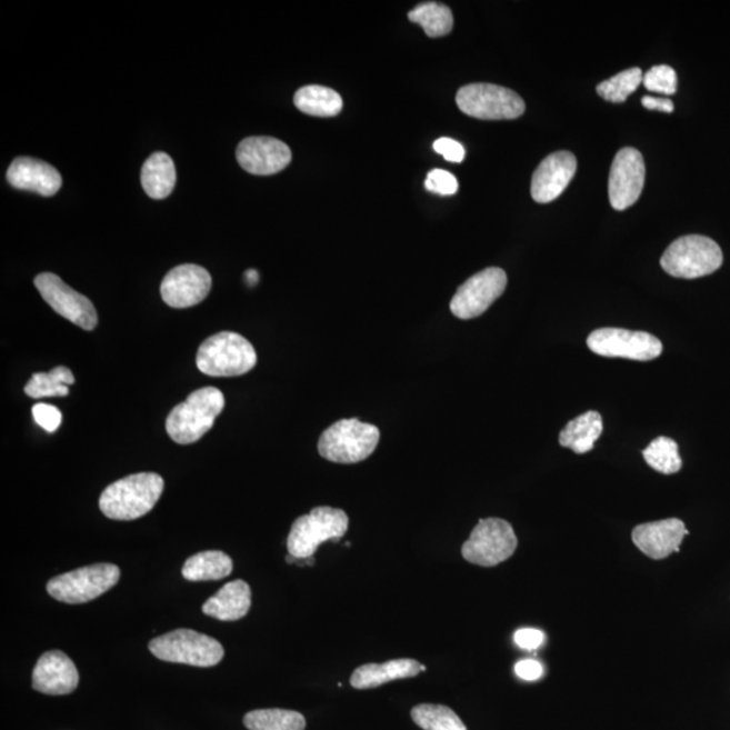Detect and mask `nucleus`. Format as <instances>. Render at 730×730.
<instances>
[{
  "label": "nucleus",
  "instance_id": "obj_1",
  "mask_svg": "<svg viewBox=\"0 0 730 730\" xmlns=\"http://www.w3.org/2000/svg\"><path fill=\"white\" fill-rule=\"evenodd\" d=\"M162 490L164 480L158 473H134L111 483L102 492L99 508L110 520L133 521L154 508Z\"/></svg>",
  "mask_w": 730,
  "mask_h": 730
},
{
  "label": "nucleus",
  "instance_id": "obj_2",
  "mask_svg": "<svg viewBox=\"0 0 730 730\" xmlns=\"http://www.w3.org/2000/svg\"><path fill=\"white\" fill-rule=\"evenodd\" d=\"M224 397L216 387L193 391L186 402L174 406L167 418V433L178 444L187 446L201 440L213 428L222 413Z\"/></svg>",
  "mask_w": 730,
  "mask_h": 730
},
{
  "label": "nucleus",
  "instance_id": "obj_3",
  "mask_svg": "<svg viewBox=\"0 0 730 730\" xmlns=\"http://www.w3.org/2000/svg\"><path fill=\"white\" fill-rule=\"evenodd\" d=\"M258 363V354L246 337L221 332L209 337L198 349L197 367L204 376L230 378L246 376Z\"/></svg>",
  "mask_w": 730,
  "mask_h": 730
},
{
  "label": "nucleus",
  "instance_id": "obj_4",
  "mask_svg": "<svg viewBox=\"0 0 730 730\" xmlns=\"http://www.w3.org/2000/svg\"><path fill=\"white\" fill-rule=\"evenodd\" d=\"M379 440L380 432L376 426L351 418L324 430L318 441V452L332 463L356 464L376 452Z\"/></svg>",
  "mask_w": 730,
  "mask_h": 730
},
{
  "label": "nucleus",
  "instance_id": "obj_5",
  "mask_svg": "<svg viewBox=\"0 0 730 730\" xmlns=\"http://www.w3.org/2000/svg\"><path fill=\"white\" fill-rule=\"evenodd\" d=\"M349 518L344 510L320 507L309 514L297 518L287 538L290 557L297 560L313 558L317 548L324 541L344 538Z\"/></svg>",
  "mask_w": 730,
  "mask_h": 730
},
{
  "label": "nucleus",
  "instance_id": "obj_6",
  "mask_svg": "<svg viewBox=\"0 0 730 730\" xmlns=\"http://www.w3.org/2000/svg\"><path fill=\"white\" fill-rule=\"evenodd\" d=\"M719 243L700 234L680 237L666 249L660 264L673 278L697 279L713 273L722 266Z\"/></svg>",
  "mask_w": 730,
  "mask_h": 730
},
{
  "label": "nucleus",
  "instance_id": "obj_7",
  "mask_svg": "<svg viewBox=\"0 0 730 730\" xmlns=\"http://www.w3.org/2000/svg\"><path fill=\"white\" fill-rule=\"evenodd\" d=\"M149 651L168 663L214 667L221 663L224 649L220 641L191 629H178L149 642Z\"/></svg>",
  "mask_w": 730,
  "mask_h": 730
},
{
  "label": "nucleus",
  "instance_id": "obj_8",
  "mask_svg": "<svg viewBox=\"0 0 730 730\" xmlns=\"http://www.w3.org/2000/svg\"><path fill=\"white\" fill-rule=\"evenodd\" d=\"M120 577V568L117 566L99 563L81 567L49 580L47 590L49 596L60 602L87 603L114 588Z\"/></svg>",
  "mask_w": 730,
  "mask_h": 730
},
{
  "label": "nucleus",
  "instance_id": "obj_9",
  "mask_svg": "<svg viewBox=\"0 0 730 730\" xmlns=\"http://www.w3.org/2000/svg\"><path fill=\"white\" fill-rule=\"evenodd\" d=\"M457 103L464 114L484 121L516 120L526 111V102L517 92L489 83L461 87Z\"/></svg>",
  "mask_w": 730,
  "mask_h": 730
},
{
  "label": "nucleus",
  "instance_id": "obj_10",
  "mask_svg": "<svg viewBox=\"0 0 730 730\" xmlns=\"http://www.w3.org/2000/svg\"><path fill=\"white\" fill-rule=\"evenodd\" d=\"M518 539L513 527L501 518H486L473 528L461 553L468 563L496 567L513 557Z\"/></svg>",
  "mask_w": 730,
  "mask_h": 730
},
{
  "label": "nucleus",
  "instance_id": "obj_11",
  "mask_svg": "<svg viewBox=\"0 0 730 730\" xmlns=\"http://www.w3.org/2000/svg\"><path fill=\"white\" fill-rule=\"evenodd\" d=\"M588 347L591 352L603 358H622L649 361L658 359L663 352V344L657 337L647 332H632L619 328L597 329L589 336Z\"/></svg>",
  "mask_w": 730,
  "mask_h": 730
},
{
  "label": "nucleus",
  "instance_id": "obj_12",
  "mask_svg": "<svg viewBox=\"0 0 730 730\" xmlns=\"http://www.w3.org/2000/svg\"><path fill=\"white\" fill-rule=\"evenodd\" d=\"M507 272L491 267L473 274L461 284L451 301V311L460 320H472L486 313L507 290Z\"/></svg>",
  "mask_w": 730,
  "mask_h": 730
},
{
  "label": "nucleus",
  "instance_id": "obj_13",
  "mask_svg": "<svg viewBox=\"0 0 730 730\" xmlns=\"http://www.w3.org/2000/svg\"><path fill=\"white\" fill-rule=\"evenodd\" d=\"M34 284L43 301L51 306L56 313L87 332L97 328L98 314L90 299L62 282L58 274L51 272L37 274Z\"/></svg>",
  "mask_w": 730,
  "mask_h": 730
},
{
  "label": "nucleus",
  "instance_id": "obj_14",
  "mask_svg": "<svg viewBox=\"0 0 730 730\" xmlns=\"http://www.w3.org/2000/svg\"><path fill=\"white\" fill-rule=\"evenodd\" d=\"M646 182V164L634 148H623L616 154L609 178L611 208L622 211L639 201Z\"/></svg>",
  "mask_w": 730,
  "mask_h": 730
},
{
  "label": "nucleus",
  "instance_id": "obj_15",
  "mask_svg": "<svg viewBox=\"0 0 730 730\" xmlns=\"http://www.w3.org/2000/svg\"><path fill=\"white\" fill-rule=\"evenodd\" d=\"M211 274L203 267L183 264L162 279L160 292L162 301L173 309H187L204 301L211 290Z\"/></svg>",
  "mask_w": 730,
  "mask_h": 730
},
{
  "label": "nucleus",
  "instance_id": "obj_16",
  "mask_svg": "<svg viewBox=\"0 0 730 730\" xmlns=\"http://www.w3.org/2000/svg\"><path fill=\"white\" fill-rule=\"evenodd\" d=\"M236 156L243 170L260 177L283 171L292 159L290 148L273 137H248L240 142Z\"/></svg>",
  "mask_w": 730,
  "mask_h": 730
},
{
  "label": "nucleus",
  "instance_id": "obj_17",
  "mask_svg": "<svg viewBox=\"0 0 730 730\" xmlns=\"http://www.w3.org/2000/svg\"><path fill=\"white\" fill-rule=\"evenodd\" d=\"M689 534L679 518L641 523L633 529L632 540L640 551L653 560H663L680 552V546Z\"/></svg>",
  "mask_w": 730,
  "mask_h": 730
},
{
  "label": "nucleus",
  "instance_id": "obj_18",
  "mask_svg": "<svg viewBox=\"0 0 730 730\" xmlns=\"http://www.w3.org/2000/svg\"><path fill=\"white\" fill-rule=\"evenodd\" d=\"M577 159L571 152L549 154L533 173L530 192L538 203H549L564 192L577 172Z\"/></svg>",
  "mask_w": 730,
  "mask_h": 730
},
{
  "label": "nucleus",
  "instance_id": "obj_19",
  "mask_svg": "<svg viewBox=\"0 0 730 730\" xmlns=\"http://www.w3.org/2000/svg\"><path fill=\"white\" fill-rule=\"evenodd\" d=\"M33 689L48 696H67L78 689L79 672L73 661L61 651H49L37 661Z\"/></svg>",
  "mask_w": 730,
  "mask_h": 730
},
{
  "label": "nucleus",
  "instance_id": "obj_20",
  "mask_svg": "<svg viewBox=\"0 0 730 730\" xmlns=\"http://www.w3.org/2000/svg\"><path fill=\"white\" fill-rule=\"evenodd\" d=\"M8 182L17 190L53 197L61 189V174L48 162L33 158H17L8 171Z\"/></svg>",
  "mask_w": 730,
  "mask_h": 730
},
{
  "label": "nucleus",
  "instance_id": "obj_21",
  "mask_svg": "<svg viewBox=\"0 0 730 730\" xmlns=\"http://www.w3.org/2000/svg\"><path fill=\"white\" fill-rule=\"evenodd\" d=\"M252 591L243 580H234L223 586L214 597L204 602L202 611L206 616L221 621L243 619L251 609Z\"/></svg>",
  "mask_w": 730,
  "mask_h": 730
},
{
  "label": "nucleus",
  "instance_id": "obj_22",
  "mask_svg": "<svg viewBox=\"0 0 730 730\" xmlns=\"http://www.w3.org/2000/svg\"><path fill=\"white\" fill-rule=\"evenodd\" d=\"M421 672V664L413 659H398L384 664H364L356 669L351 677L356 690L377 689L392 680L414 678Z\"/></svg>",
  "mask_w": 730,
  "mask_h": 730
},
{
  "label": "nucleus",
  "instance_id": "obj_23",
  "mask_svg": "<svg viewBox=\"0 0 730 730\" xmlns=\"http://www.w3.org/2000/svg\"><path fill=\"white\" fill-rule=\"evenodd\" d=\"M141 183L143 191L158 201L170 197L177 184V168L170 156L156 152L143 162Z\"/></svg>",
  "mask_w": 730,
  "mask_h": 730
},
{
  "label": "nucleus",
  "instance_id": "obj_24",
  "mask_svg": "<svg viewBox=\"0 0 730 730\" xmlns=\"http://www.w3.org/2000/svg\"><path fill=\"white\" fill-rule=\"evenodd\" d=\"M603 432V422L598 411L590 410L567 423L561 430L559 442L561 447L570 448L578 454L588 453L594 448Z\"/></svg>",
  "mask_w": 730,
  "mask_h": 730
},
{
  "label": "nucleus",
  "instance_id": "obj_25",
  "mask_svg": "<svg viewBox=\"0 0 730 730\" xmlns=\"http://www.w3.org/2000/svg\"><path fill=\"white\" fill-rule=\"evenodd\" d=\"M233 571V560L221 551H206L193 554L183 566V578L190 582L221 580Z\"/></svg>",
  "mask_w": 730,
  "mask_h": 730
},
{
  "label": "nucleus",
  "instance_id": "obj_26",
  "mask_svg": "<svg viewBox=\"0 0 730 730\" xmlns=\"http://www.w3.org/2000/svg\"><path fill=\"white\" fill-rule=\"evenodd\" d=\"M298 110L313 117H334L340 114L344 103L339 92L323 86H306L294 97Z\"/></svg>",
  "mask_w": 730,
  "mask_h": 730
},
{
  "label": "nucleus",
  "instance_id": "obj_27",
  "mask_svg": "<svg viewBox=\"0 0 730 730\" xmlns=\"http://www.w3.org/2000/svg\"><path fill=\"white\" fill-rule=\"evenodd\" d=\"M74 383L73 373L70 368L56 367L51 372L34 373L27 386L24 392L33 399L67 397L70 394L68 386Z\"/></svg>",
  "mask_w": 730,
  "mask_h": 730
},
{
  "label": "nucleus",
  "instance_id": "obj_28",
  "mask_svg": "<svg viewBox=\"0 0 730 730\" xmlns=\"http://www.w3.org/2000/svg\"><path fill=\"white\" fill-rule=\"evenodd\" d=\"M411 22L421 24L430 39L451 33L453 29V16L448 6L437 2H428L416 6L409 12Z\"/></svg>",
  "mask_w": 730,
  "mask_h": 730
},
{
  "label": "nucleus",
  "instance_id": "obj_29",
  "mask_svg": "<svg viewBox=\"0 0 730 730\" xmlns=\"http://www.w3.org/2000/svg\"><path fill=\"white\" fill-rule=\"evenodd\" d=\"M249 730H304L306 720L301 713L283 709H261L249 711L243 717Z\"/></svg>",
  "mask_w": 730,
  "mask_h": 730
},
{
  "label": "nucleus",
  "instance_id": "obj_30",
  "mask_svg": "<svg viewBox=\"0 0 730 730\" xmlns=\"http://www.w3.org/2000/svg\"><path fill=\"white\" fill-rule=\"evenodd\" d=\"M642 457L647 464L653 468L654 471L664 473V476H672L682 470V459H680L679 447L676 441L669 437H658L651 444H649Z\"/></svg>",
  "mask_w": 730,
  "mask_h": 730
},
{
  "label": "nucleus",
  "instance_id": "obj_31",
  "mask_svg": "<svg viewBox=\"0 0 730 730\" xmlns=\"http://www.w3.org/2000/svg\"><path fill=\"white\" fill-rule=\"evenodd\" d=\"M411 719L423 730H467L459 716L444 704H418L411 710Z\"/></svg>",
  "mask_w": 730,
  "mask_h": 730
},
{
  "label": "nucleus",
  "instance_id": "obj_32",
  "mask_svg": "<svg viewBox=\"0 0 730 730\" xmlns=\"http://www.w3.org/2000/svg\"><path fill=\"white\" fill-rule=\"evenodd\" d=\"M644 73L640 68H630V70L622 71L616 77L602 81L597 87L598 96L603 98L604 101L613 103L626 102L629 96L638 90L642 83Z\"/></svg>",
  "mask_w": 730,
  "mask_h": 730
},
{
  "label": "nucleus",
  "instance_id": "obj_33",
  "mask_svg": "<svg viewBox=\"0 0 730 730\" xmlns=\"http://www.w3.org/2000/svg\"><path fill=\"white\" fill-rule=\"evenodd\" d=\"M642 84L648 91L673 96L678 87L677 72L669 66L653 67L642 78Z\"/></svg>",
  "mask_w": 730,
  "mask_h": 730
},
{
  "label": "nucleus",
  "instance_id": "obj_34",
  "mask_svg": "<svg viewBox=\"0 0 730 730\" xmlns=\"http://www.w3.org/2000/svg\"><path fill=\"white\" fill-rule=\"evenodd\" d=\"M427 190L439 193V196H453L459 190L458 179L454 174L444 170H433L428 173L426 180Z\"/></svg>",
  "mask_w": 730,
  "mask_h": 730
},
{
  "label": "nucleus",
  "instance_id": "obj_35",
  "mask_svg": "<svg viewBox=\"0 0 730 730\" xmlns=\"http://www.w3.org/2000/svg\"><path fill=\"white\" fill-rule=\"evenodd\" d=\"M31 413H33L34 421L49 433L56 432L61 426V411L56 406L37 403L31 409Z\"/></svg>",
  "mask_w": 730,
  "mask_h": 730
},
{
  "label": "nucleus",
  "instance_id": "obj_36",
  "mask_svg": "<svg viewBox=\"0 0 730 730\" xmlns=\"http://www.w3.org/2000/svg\"><path fill=\"white\" fill-rule=\"evenodd\" d=\"M434 151L451 162H461L466 158L464 147L460 142L442 137L434 142Z\"/></svg>",
  "mask_w": 730,
  "mask_h": 730
},
{
  "label": "nucleus",
  "instance_id": "obj_37",
  "mask_svg": "<svg viewBox=\"0 0 730 730\" xmlns=\"http://www.w3.org/2000/svg\"><path fill=\"white\" fill-rule=\"evenodd\" d=\"M544 640L546 636L539 629H520L514 634L516 644L521 649H526V651H534V649H538L542 646Z\"/></svg>",
  "mask_w": 730,
  "mask_h": 730
},
{
  "label": "nucleus",
  "instance_id": "obj_38",
  "mask_svg": "<svg viewBox=\"0 0 730 730\" xmlns=\"http://www.w3.org/2000/svg\"><path fill=\"white\" fill-rule=\"evenodd\" d=\"M516 673L518 678L527 680V682H534V680H539L544 676V669H542L540 661L526 659L518 661L516 664Z\"/></svg>",
  "mask_w": 730,
  "mask_h": 730
},
{
  "label": "nucleus",
  "instance_id": "obj_39",
  "mask_svg": "<svg viewBox=\"0 0 730 730\" xmlns=\"http://www.w3.org/2000/svg\"><path fill=\"white\" fill-rule=\"evenodd\" d=\"M641 103L648 110H659L663 112L673 111V103L670 99L644 97L641 99Z\"/></svg>",
  "mask_w": 730,
  "mask_h": 730
},
{
  "label": "nucleus",
  "instance_id": "obj_40",
  "mask_svg": "<svg viewBox=\"0 0 730 730\" xmlns=\"http://www.w3.org/2000/svg\"><path fill=\"white\" fill-rule=\"evenodd\" d=\"M246 280L249 286H254L259 282V273L254 270H249L246 272Z\"/></svg>",
  "mask_w": 730,
  "mask_h": 730
},
{
  "label": "nucleus",
  "instance_id": "obj_41",
  "mask_svg": "<svg viewBox=\"0 0 730 730\" xmlns=\"http://www.w3.org/2000/svg\"><path fill=\"white\" fill-rule=\"evenodd\" d=\"M421 671H427V667L421 664Z\"/></svg>",
  "mask_w": 730,
  "mask_h": 730
}]
</instances>
